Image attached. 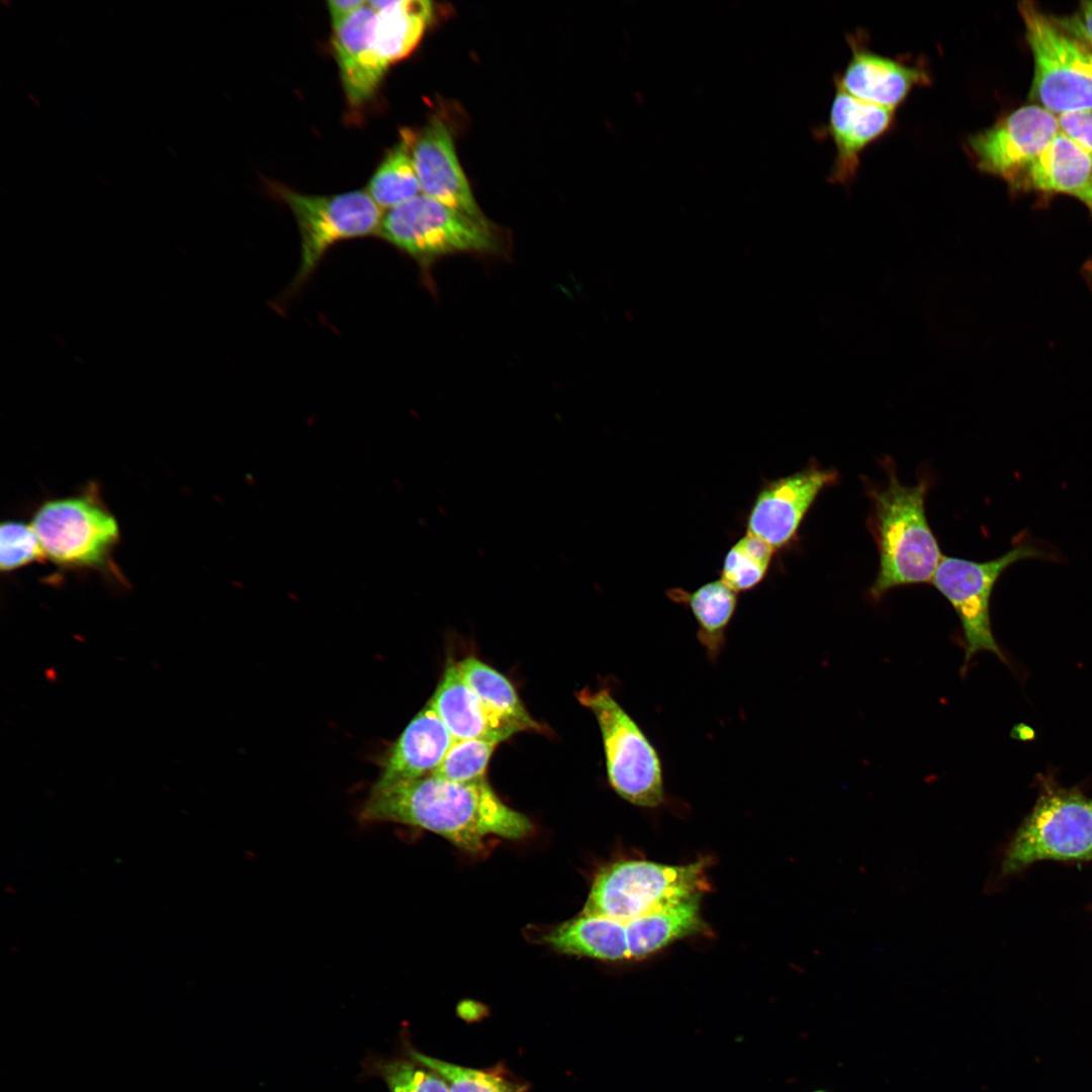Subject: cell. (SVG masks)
Returning <instances> with one entry per match:
<instances>
[{"mask_svg": "<svg viewBox=\"0 0 1092 1092\" xmlns=\"http://www.w3.org/2000/svg\"><path fill=\"white\" fill-rule=\"evenodd\" d=\"M359 819L420 827L470 852L480 850L488 836L520 839L532 831L528 817L506 805L486 779L460 783L432 774L371 792Z\"/></svg>", "mask_w": 1092, "mask_h": 1092, "instance_id": "obj_1", "label": "cell"}, {"mask_svg": "<svg viewBox=\"0 0 1092 1092\" xmlns=\"http://www.w3.org/2000/svg\"><path fill=\"white\" fill-rule=\"evenodd\" d=\"M888 481L869 493L868 526L879 550L878 574L869 589L874 601L901 585L931 582L943 555L925 515L926 479L900 482L888 467Z\"/></svg>", "mask_w": 1092, "mask_h": 1092, "instance_id": "obj_2", "label": "cell"}, {"mask_svg": "<svg viewBox=\"0 0 1092 1092\" xmlns=\"http://www.w3.org/2000/svg\"><path fill=\"white\" fill-rule=\"evenodd\" d=\"M1092 859V799L1053 783L1002 851L999 874L1007 877L1039 860Z\"/></svg>", "mask_w": 1092, "mask_h": 1092, "instance_id": "obj_3", "label": "cell"}, {"mask_svg": "<svg viewBox=\"0 0 1092 1092\" xmlns=\"http://www.w3.org/2000/svg\"><path fill=\"white\" fill-rule=\"evenodd\" d=\"M576 697L598 722L613 790L635 806H660L665 801L663 764L640 725L607 688L584 689Z\"/></svg>", "mask_w": 1092, "mask_h": 1092, "instance_id": "obj_4", "label": "cell"}, {"mask_svg": "<svg viewBox=\"0 0 1092 1092\" xmlns=\"http://www.w3.org/2000/svg\"><path fill=\"white\" fill-rule=\"evenodd\" d=\"M706 861L667 866L627 859L602 869L581 913L624 923L707 890Z\"/></svg>", "mask_w": 1092, "mask_h": 1092, "instance_id": "obj_5", "label": "cell"}, {"mask_svg": "<svg viewBox=\"0 0 1092 1092\" xmlns=\"http://www.w3.org/2000/svg\"><path fill=\"white\" fill-rule=\"evenodd\" d=\"M1034 60L1030 100L1055 115L1092 108V50L1031 1L1018 5Z\"/></svg>", "mask_w": 1092, "mask_h": 1092, "instance_id": "obj_6", "label": "cell"}, {"mask_svg": "<svg viewBox=\"0 0 1092 1092\" xmlns=\"http://www.w3.org/2000/svg\"><path fill=\"white\" fill-rule=\"evenodd\" d=\"M377 236L422 267L448 254L499 249L487 220L473 218L424 194L386 210Z\"/></svg>", "mask_w": 1092, "mask_h": 1092, "instance_id": "obj_7", "label": "cell"}, {"mask_svg": "<svg viewBox=\"0 0 1092 1092\" xmlns=\"http://www.w3.org/2000/svg\"><path fill=\"white\" fill-rule=\"evenodd\" d=\"M275 191L292 211L300 235V261L289 295L308 282L334 246L378 235L384 212L366 190L311 195L280 186Z\"/></svg>", "mask_w": 1092, "mask_h": 1092, "instance_id": "obj_8", "label": "cell"}, {"mask_svg": "<svg viewBox=\"0 0 1092 1092\" xmlns=\"http://www.w3.org/2000/svg\"><path fill=\"white\" fill-rule=\"evenodd\" d=\"M1025 559L1059 560V555L1032 540L1019 541L1003 555L984 562L943 556L931 583L954 609L963 628L966 651L964 670L981 651L1007 662L991 629L990 598L1001 574Z\"/></svg>", "mask_w": 1092, "mask_h": 1092, "instance_id": "obj_9", "label": "cell"}, {"mask_svg": "<svg viewBox=\"0 0 1092 1092\" xmlns=\"http://www.w3.org/2000/svg\"><path fill=\"white\" fill-rule=\"evenodd\" d=\"M31 527L44 557L66 567L103 566L119 540L115 518L89 496L44 503Z\"/></svg>", "mask_w": 1092, "mask_h": 1092, "instance_id": "obj_10", "label": "cell"}, {"mask_svg": "<svg viewBox=\"0 0 1092 1092\" xmlns=\"http://www.w3.org/2000/svg\"><path fill=\"white\" fill-rule=\"evenodd\" d=\"M1058 132L1057 115L1036 104L1025 105L970 135L966 149L980 171L1017 187L1027 168Z\"/></svg>", "mask_w": 1092, "mask_h": 1092, "instance_id": "obj_11", "label": "cell"}, {"mask_svg": "<svg viewBox=\"0 0 1092 1092\" xmlns=\"http://www.w3.org/2000/svg\"><path fill=\"white\" fill-rule=\"evenodd\" d=\"M834 469L810 462L790 475L763 480L746 516V532L784 550L797 539L799 529L819 493L836 482Z\"/></svg>", "mask_w": 1092, "mask_h": 1092, "instance_id": "obj_12", "label": "cell"}, {"mask_svg": "<svg viewBox=\"0 0 1092 1092\" xmlns=\"http://www.w3.org/2000/svg\"><path fill=\"white\" fill-rule=\"evenodd\" d=\"M413 157L422 194L473 218L486 220L458 161L452 134L439 116L417 133Z\"/></svg>", "mask_w": 1092, "mask_h": 1092, "instance_id": "obj_13", "label": "cell"}, {"mask_svg": "<svg viewBox=\"0 0 1092 1092\" xmlns=\"http://www.w3.org/2000/svg\"><path fill=\"white\" fill-rule=\"evenodd\" d=\"M849 44L851 58L835 83L861 101L895 111L912 89L930 84L928 73L920 67L878 55L852 36Z\"/></svg>", "mask_w": 1092, "mask_h": 1092, "instance_id": "obj_14", "label": "cell"}, {"mask_svg": "<svg viewBox=\"0 0 1092 1092\" xmlns=\"http://www.w3.org/2000/svg\"><path fill=\"white\" fill-rule=\"evenodd\" d=\"M453 741L454 738L428 702L390 747L371 792L431 775Z\"/></svg>", "mask_w": 1092, "mask_h": 1092, "instance_id": "obj_15", "label": "cell"}, {"mask_svg": "<svg viewBox=\"0 0 1092 1092\" xmlns=\"http://www.w3.org/2000/svg\"><path fill=\"white\" fill-rule=\"evenodd\" d=\"M894 112L836 87L827 127L836 149L831 183L845 185L856 176L860 154L891 128Z\"/></svg>", "mask_w": 1092, "mask_h": 1092, "instance_id": "obj_16", "label": "cell"}, {"mask_svg": "<svg viewBox=\"0 0 1092 1092\" xmlns=\"http://www.w3.org/2000/svg\"><path fill=\"white\" fill-rule=\"evenodd\" d=\"M429 703L455 740L499 743L523 729L486 707L465 682L457 662L447 664Z\"/></svg>", "mask_w": 1092, "mask_h": 1092, "instance_id": "obj_17", "label": "cell"}, {"mask_svg": "<svg viewBox=\"0 0 1092 1092\" xmlns=\"http://www.w3.org/2000/svg\"><path fill=\"white\" fill-rule=\"evenodd\" d=\"M376 12L368 4L334 27L333 47L349 103L359 106L377 90L384 74L372 48Z\"/></svg>", "mask_w": 1092, "mask_h": 1092, "instance_id": "obj_18", "label": "cell"}, {"mask_svg": "<svg viewBox=\"0 0 1092 1092\" xmlns=\"http://www.w3.org/2000/svg\"><path fill=\"white\" fill-rule=\"evenodd\" d=\"M367 4L376 12L372 48L386 72L419 44L433 17V4L426 0H372Z\"/></svg>", "mask_w": 1092, "mask_h": 1092, "instance_id": "obj_19", "label": "cell"}, {"mask_svg": "<svg viewBox=\"0 0 1092 1092\" xmlns=\"http://www.w3.org/2000/svg\"><path fill=\"white\" fill-rule=\"evenodd\" d=\"M1092 176V156L1058 132L1025 171L1017 187L1060 192L1078 198Z\"/></svg>", "mask_w": 1092, "mask_h": 1092, "instance_id": "obj_20", "label": "cell"}, {"mask_svg": "<svg viewBox=\"0 0 1092 1092\" xmlns=\"http://www.w3.org/2000/svg\"><path fill=\"white\" fill-rule=\"evenodd\" d=\"M543 939L561 953L629 960L626 923L601 915L580 913L551 929Z\"/></svg>", "mask_w": 1092, "mask_h": 1092, "instance_id": "obj_21", "label": "cell"}, {"mask_svg": "<svg viewBox=\"0 0 1092 1092\" xmlns=\"http://www.w3.org/2000/svg\"><path fill=\"white\" fill-rule=\"evenodd\" d=\"M665 595L690 610L698 625L697 638L708 659L715 663L726 645V632L737 610L738 594L719 578L692 592L671 587Z\"/></svg>", "mask_w": 1092, "mask_h": 1092, "instance_id": "obj_22", "label": "cell"}, {"mask_svg": "<svg viewBox=\"0 0 1092 1092\" xmlns=\"http://www.w3.org/2000/svg\"><path fill=\"white\" fill-rule=\"evenodd\" d=\"M701 895L662 907L626 923L629 960L646 958L704 929Z\"/></svg>", "mask_w": 1092, "mask_h": 1092, "instance_id": "obj_23", "label": "cell"}, {"mask_svg": "<svg viewBox=\"0 0 1092 1092\" xmlns=\"http://www.w3.org/2000/svg\"><path fill=\"white\" fill-rule=\"evenodd\" d=\"M417 133L403 128L398 142L388 151L371 177L366 191L383 210H388L422 194L413 150Z\"/></svg>", "mask_w": 1092, "mask_h": 1092, "instance_id": "obj_24", "label": "cell"}, {"mask_svg": "<svg viewBox=\"0 0 1092 1092\" xmlns=\"http://www.w3.org/2000/svg\"><path fill=\"white\" fill-rule=\"evenodd\" d=\"M457 665L465 682L486 707L523 731L543 730L527 712L514 686L504 674L474 656L465 657Z\"/></svg>", "mask_w": 1092, "mask_h": 1092, "instance_id": "obj_25", "label": "cell"}, {"mask_svg": "<svg viewBox=\"0 0 1092 1092\" xmlns=\"http://www.w3.org/2000/svg\"><path fill=\"white\" fill-rule=\"evenodd\" d=\"M405 1055L437 1072L450 1092H528L530 1084L514 1075L503 1062L470 1068L425 1055L404 1042Z\"/></svg>", "mask_w": 1092, "mask_h": 1092, "instance_id": "obj_26", "label": "cell"}, {"mask_svg": "<svg viewBox=\"0 0 1092 1092\" xmlns=\"http://www.w3.org/2000/svg\"><path fill=\"white\" fill-rule=\"evenodd\" d=\"M775 553L769 544L746 532L727 551L720 579L736 594L751 590L765 578Z\"/></svg>", "mask_w": 1092, "mask_h": 1092, "instance_id": "obj_27", "label": "cell"}, {"mask_svg": "<svg viewBox=\"0 0 1092 1092\" xmlns=\"http://www.w3.org/2000/svg\"><path fill=\"white\" fill-rule=\"evenodd\" d=\"M369 1069L384 1081L389 1092H450L437 1072L408 1056L373 1059Z\"/></svg>", "mask_w": 1092, "mask_h": 1092, "instance_id": "obj_28", "label": "cell"}, {"mask_svg": "<svg viewBox=\"0 0 1092 1092\" xmlns=\"http://www.w3.org/2000/svg\"><path fill=\"white\" fill-rule=\"evenodd\" d=\"M497 744L485 739H454L432 775L460 783L484 780L489 759Z\"/></svg>", "mask_w": 1092, "mask_h": 1092, "instance_id": "obj_29", "label": "cell"}, {"mask_svg": "<svg viewBox=\"0 0 1092 1092\" xmlns=\"http://www.w3.org/2000/svg\"><path fill=\"white\" fill-rule=\"evenodd\" d=\"M41 557L44 555L31 525L15 521L1 525L0 566L3 571L14 570Z\"/></svg>", "mask_w": 1092, "mask_h": 1092, "instance_id": "obj_30", "label": "cell"}, {"mask_svg": "<svg viewBox=\"0 0 1092 1092\" xmlns=\"http://www.w3.org/2000/svg\"><path fill=\"white\" fill-rule=\"evenodd\" d=\"M1059 131L1092 156V108L1057 115Z\"/></svg>", "mask_w": 1092, "mask_h": 1092, "instance_id": "obj_31", "label": "cell"}, {"mask_svg": "<svg viewBox=\"0 0 1092 1092\" xmlns=\"http://www.w3.org/2000/svg\"><path fill=\"white\" fill-rule=\"evenodd\" d=\"M1063 30L1092 49V1H1083L1077 12L1053 17Z\"/></svg>", "mask_w": 1092, "mask_h": 1092, "instance_id": "obj_32", "label": "cell"}, {"mask_svg": "<svg viewBox=\"0 0 1092 1092\" xmlns=\"http://www.w3.org/2000/svg\"><path fill=\"white\" fill-rule=\"evenodd\" d=\"M333 28L339 25L352 13L367 4L365 0H331L328 1Z\"/></svg>", "mask_w": 1092, "mask_h": 1092, "instance_id": "obj_33", "label": "cell"}, {"mask_svg": "<svg viewBox=\"0 0 1092 1092\" xmlns=\"http://www.w3.org/2000/svg\"><path fill=\"white\" fill-rule=\"evenodd\" d=\"M1078 198L1083 201L1092 210V176L1086 188L1080 193Z\"/></svg>", "mask_w": 1092, "mask_h": 1092, "instance_id": "obj_34", "label": "cell"}, {"mask_svg": "<svg viewBox=\"0 0 1092 1092\" xmlns=\"http://www.w3.org/2000/svg\"><path fill=\"white\" fill-rule=\"evenodd\" d=\"M812 1092H827V1091H825V1090H814Z\"/></svg>", "mask_w": 1092, "mask_h": 1092, "instance_id": "obj_35", "label": "cell"}, {"mask_svg": "<svg viewBox=\"0 0 1092 1092\" xmlns=\"http://www.w3.org/2000/svg\"><path fill=\"white\" fill-rule=\"evenodd\" d=\"M1089 277H1090V281H1091V283H1092V269H1091V272H1090V274H1089Z\"/></svg>", "mask_w": 1092, "mask_h": 1092, "instance_id": "obj_36", "label": "cell"}, {"mask_svg": "<svg viewBox=\"0 0 1092 1092\" xmlns=\"http://www.w3.org/2000/svg\"><path fill=\"white\" fill-rule=\"evenodd\" d=\"M1092 50V49H1091Z\"/></svg>", "mask_w": 1092, "mask_h": 1092, "instance_id": "obj_37", "label": "cell"}]
</instances>
